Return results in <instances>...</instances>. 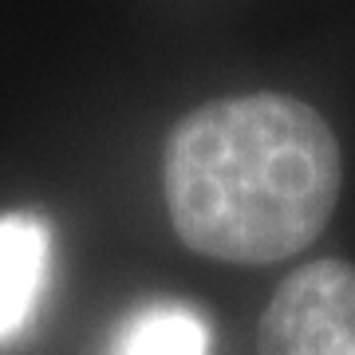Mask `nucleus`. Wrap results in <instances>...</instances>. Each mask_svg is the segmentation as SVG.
<instances>
[{
    "label": "nucleus",
    "instance_id": "nucleus-1",
    "mask_svg": "<svg viewBox=\"0 0 355 355\" xmlns=\"http://www.w3.org/2000/svg\"><path fill=\"white\" fill-rule=\"evenodd\" d=\"M340 182V142L324 114L280 91L193 107L162 154L174 233L229 265H272L308 249L336 214Z\"/></svg>",
    "mask_w": 355,
    "mask_h": 355
},
{
    "label": "nucleus",
    "instance_id": "nucleus-2",
    "mask_svg": "<svg viewBox=\"0 0 355 355\" xmlns=\"http://www.w3.org/2000/svg\"><path fill=\"white\" fill-rule=\"evenodd\" d=\"M261 355H355V268L324 257L280 280L261 316Z\"/></svg>",
    "mask_w": 355,
    "mask_h": 355
},
{
    "label": "nucleus",
    "instance_id": "nucleus-3",
    "mask_svg": "<svg viewBox=\"0 0 355 355\" xmlns=\"http://www.w3.org/2000/svg\"><path fill=\"white\" fill-rule=\"evenodd\" d=\"M51 277L48 217L0 214V343H12L36 320Z\"/></svg>",
    "mask_w": 355,
    "mask_h": 355
},
{
    "label": "nucleus",
    "instance_id": "nucleus-4",
    "mask_svg": "<svg viewBox=\"0 0 355 355\" xmlns=\"http://www.w3.org/2000/svg\"><path fill=\"white\" fill-rule=\"evenodd\" d=\"M111 355H209V316L186 300H154L130 312Z\"/></svg>",
    "mask_w": 355,
    "mask_h": 355
}]
</instances>
